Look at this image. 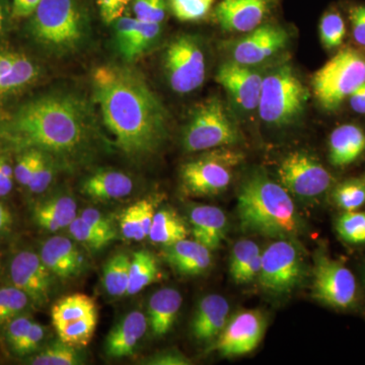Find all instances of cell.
I'll return each mask as SVG.
<instances>
[{"label":"cell","instance_id":"obj_52","mask_svg":"<svg viewBox=\"0 0 365 365\" xmlns=\"http://www.w3.org/2000/svg\"><path fill=\"white\" fill-rule=\"evenodd\" d=\"M41 0H13V13L16 18H26L35 13Z\"/></svg>","mask_w":365,"mask_h":365},{"label":"cell","instance_id":"obj_30","mask_svg":"<svg viewBox=\"0 0 365 365\" xmlns=\"http://www.w3.org/2000/svg\"><path fill=\"white\" fill-rule=\"evenodd\" d=\"M91 317H98V307L95 300L85 294L67 295L59 299L51 309L55 330Z\"/></svg>","mask_w":365,"mask_h":365},{"label":"cell","instance_id":"obj_54","mask_svg":"<svg viewBox=\"0 0 365 365\" xmlns=\"http://www.w3.org/2000/svg\"><path fill=\"white\" fill-rule=\"evenodd\" d=\"M349 100L350 107L352 108L353 111L359 113V114H365V98L359 90L352 93L348 98Z\"/></svg>","mask_w":365,"mask_h":365},{"label":"cell","instance_id":"obj_4","mask_svg":"<svg viewBox=\"0 0 365 365\" xmlns=\"http://www.w3.org/2000/svg\"><path fill=\"white\" fill-rule=\"evenodd\" d=\"M364 83L365 55L344 48L314 74L312 86L319 105L334 111Z\"/></svg>","mask_w":365,"mask_h":365},{"label":"cell","instance_id":"obj_49","mask_svg":"<svg viewBox=\"0 0 365 365\" xmlns=\"http://www.w3.org/2000/svg\"><path fill=\"white\" fill-rule=\"evenodd\" d=\"M130 1L131 0H98L103 21L107 24L116 21L123 16L124 11Z\"/></svg>","mask_w":365,"mask_h":365},{"label":"cell","instance_id":"obj_11","mask_svg":"<svg viewBox=\"0 0 365 365\" xmlns=\"http://www.w3.org/2000/svg\"><path fill=\"white\" fill-rule=\"evenodd\" d=\"M313 295L326 306L349 309L356 300L357 285L351 271L325 254L314 260Z\"/></svg>","mask_w":365,"mask_h":365},{"label":"cell","instance_id":"obj_9","mask_svg":"<svg viewBox=\"0 0 365 365\" xmlns=\"http://www.w3.org/2000/svg\"><path fill=\"white\" fill-rule=\"evenodd\" d=\"M304 274V262L300 250L292 240L280 239L269 245L262 253L259 279L262 287L273 294H285L294 289Z\"/></svg>","mask_w":365,"mask_h":365},{"label":"cell","instance_id":"obj_45","mask_svg":"<svg viewBox=\"0 0 365 365\" xmlns=\"http://www.w3.org/2000/svg\"><path fill=\"white\" fill-rule=\"evenodd\" d=\"M39 153V150H29L19 158L14 172V178L21 186L28 188L35 170Z\"/></svg>","mask_w":365,"mask_h":365},{"label":"cell","instance_id":"obj_42","mask_svg":"<svg viewBox=\"0 0 365 365\" xmlns=\"http://www.w3.org/2000/svg\"><path fill=\"white\" fill-rule=\"evenodd\" d=\"M53 179V165L47 153L40 150L35 170L28 189L31 193L41 194L47 190Z\"/></svg>","mask_w":365,"mask_h":365},{"label":"cell","instance_id":"obj_33","mask_svg":"<svg viewBox=\"0 0 365 365\" xmlns=\"http://www.w3.org/2000/svg\"><path fill=\"white\" fill-rule=\"evenodd\" d=\"M130 263V257L124 253L115 255L106 263L103 271V284L110 297H123L127 295Z\"/></svg>","mask_w":365,"mask_h":365},{"label":"cell","instance_id":"obj_15","mask_svg":"<svg viewBox=\"0 0 365 365\" xmlns=\"http://www.w3.org/2000/svg\"><path fill=\"white\" fill-rule=\"evenodd\" d=\"M215 78L241 109L253 111L258 108L264 78L261 72L230 61L218 68Z\"/></svg>","mask_w":365,"mask_h":365},{"label":"cell","instance_id":"obj_43","mask_svg":"<svg viewBox=\"0 0 365 365\" xmlns=\"http://www.w3.org/2000/svg\"><path fill=\"white\" fill-rule=\"evenodd\" d=\"M137 20L162 24L167 13V0H133Z\"/></svg>","mask_w":365,"mask_h":365},{"label":"cell","instance_id":"obj_24","mask_svg":"<svg viewBox=\"0 0 365 365\" xmlns=\"http://www.w3.org/2000/svg\"><path fill=\"white\" fill-rule=\"evenodd\" d=\"M38 74L37 66L23 53L0 50V95L26 88Z\"/></svg>","mask_w":365,"mask_h":365},{"label":"cell","instance_id":"obj_47","mask_svg":"<svg viewBox=\"0 0 365 365\" xmlns=\"http://www.w3.org/2000/svg\"><path fill=\"white\" fill-rule=\"evenodd\" d=\"M33 323L34 321L30 316L21 314L6 324V339L11 350L24 339Z\"/></svg>","mask_w":365,"mask_h":365},{"label":"cell","instance_id":"obj_3","mask_svg":"<svg viewBox=\"0 0 365 365\" xmlns=\"http://www.w3.org/2000/svg\"><path fill=\"white\" fill-rule=\"evenodd\" d=\"M237 215L242 230L251 234L292 240L302 232V220L287 190L262 175L242 185Z\"/></svg>","mask_w":365,"mask_h":365},{"label":"cell","instance_id":"obj_25","mask_svg":"<svg viewBox=\"0 0 365 365\" xmlns=\"http://www.w3.org/2000/svg\"><path fill=\"white\" fill-rule=\"evenodd\" d=\"M365 151V133L353 124L341 125L333 130L329 140V158L335 167H346Z\"/></svg>","mask_w":365,"mask_h":365},{"label":"cell","instance_id":"obj_48","mask_svg":"<svg viewBox=\"0 0 365 365\" xmlns=\"http://www.w3.org/2000/svg\"><path fill=\"white\" fill-rule=\"evenodd\" d=\"M349 19L351 21L353 38L360 47L365 49V6L356 4L350 7Z\"/></svg>","mask_w":365,"mask_h":365},{"label":"cell","instance_id":"obj_40","mask_svg":"<svg viewBox=\"0 0 365 365\" xmlns=\"http://www.w3.org/2000/svg\"><path fill=\"white\" fill-rule=\"evenodd\" d=\"M215 0H170L173 14L178 20L195 21L203 19Z\"/></svg>","mask_w":365,"mask_h":365},{"label":"cell","instance_id":"obj_18","mask_svg":"<svg viewBox=\"0 0 365 365\" xmlns=\"http://www.w3.org/2000/svg\"><path fill=\"white\" fill-rule=\"evenodd\" d=\"M268 0H222L215 18L223 30L251 32L261 25L268 11Z\"/></svg>","mask_w":365,"mask_h":365},{"label":"cell","instance_id":"obj_23","mask_svg":"<svg viewBox=\"0 0 365 365\" xmlns=\"http://www.w3.org/2000/svg\"><path fill=\"white\" fill-rule=\"evenodd\" d=\"M163 257L177 272L182 275H200L212 264L210 249L199 242L186 239L165 246Z\"/></svg>","mask_w":365,"mask_h":365},{"label":"cell","instance_id":"obj_34","mask_svg":"<svg viewBox=\"0 0 365 365\" xmlns=\"http://www.w3.org/2000/svg\"><path fill=\"white\" fill-rule=\"evenodd\" d=\"M78 348L64 344L61 341L52 343L34 353L26 359V364L32 365H78L83 364V359Z\"/></svg>","mask_w":365,"mask_h":365},{"label":"cell","instance_id":"obj_26","mask_svg":"<svg viewBox=\"0 0 365 365\" xmlns=\"http://www.w3.org/2000/svg\"><path fill=\"white\" fill-rule=\"evenodd\" d=\"M182 302L181 294L174 288H163L151 295L148 321L153 335L162 337L172 330Z\"/></svg>","mask_w":365,"mask_h":365},{"label":"cell","instance_id":"obj_1","mask_svg":"<svg viewBox=\"0 0 365 365\" xmlns=\"http://www.w3.org/2000/svg\"><path fill=\"white\" fill-rule=\"evenodd\" d=\"M93 91L105 126L125 155L148 157L160 148L168 113L143 74L118 64L98 67Z\"/></svg>","mask_w":365,"mask_h":365},{"label":"cell","instance_id":"obj_17","mask_svg":"<svg viewBox=\"0 0 365 365\" xmlns=\"http://www.w3.org/2000/svg\"><path fill=\"white\" fill-rule=\"evenodd\" d=\"M39 256L48 270L62 279L76 277L86 268L85 256L76 242L62 235L43 242Z\"/></svg>","mask_w":365,"mask_h":365},{"label":"cell","instance_id":"obj_41","mask_svg":"<svg viewBox=\"0 0 365 365\" xmlns=\"http://www.w3.org/2000/svg\"><path fill=\"white\" fill-rule=\"evenodd\" d=\"M120 227L125 239L129 241L140 242L145 239L141 227L140 201L132 204L122 212Z\"/></svg>","mask_w":365,"mask_h":365},{"label":"cell","instance_id":"obj_14","mask_svg":"<svg viewBox=\"0 0 365 365\" xmlns=\"http://www.w3.org/2000/svg\"><path fill=\"white\" fill-rule=\"evenodd\" d=\"M52 275L35 252H19L9 263V276L14 287L28 295L33 304L44 306L50 299Z\"/></svg>","mask_w":365,"mask_h":365},{"label":"cell","instance_id":"obj_5","mask_svg":"<svg viewBox=\"0 0 365 365\" xmlns=\"http://www.w3.org/2000/svg\"><path fill=\"white\" fill-rule=\"evenodd\" d=\"M309 91L289 66L264 76L258 109L261 119L274 126L294 122L304 111Z\"/></svg>","mask_w":365,"mask_h":365},{"label":"cell","instance_id":"obj_35","mask_svg":"<svg viewBox=\"0 0 365 365\" xmlns=\"http://www.w3.org/2000/svg\"><path fill=\"white\" fill-rule=\"evenodd\" d=\"M30 302L28 295L14 285L0 287V326L23 314Z\"/></svg>","mask_w":365,"mask_h":365},{"label":"cell","instance_id":"obj_39","mask_svg":"<svg viewBox=\"0 0 365 365\" xmlns=\"http://www.w3.org/2000/svg\"><path fill=\"white\" fill-rule=\"evenodd\" d=\"M68 230L69 234L76 242H81L83 247L91 251H100L111 242L104 235L98 232L95 228L88 225L81 216L76 217L69 225Z\"/></svg>","mask_w":365,"mask_h":365},{"label":"cell","instance_id":"obj_27","mask_svg":"<svg viewBox=\"0 0 365 365\" xmlns=\"http://www.w3.org/2000/svg\"><path fill=\"white\" fill-rule=\"evenodd\" d=\"M81 191L96 201L117 200L130 195L133 191V181L119 170H101L83 182Z\"/></svg>","mask_w":365,"mask_h":365},{"label":"cell","instance_id":"obj_19","mask_svg":"<svg viewBox=\"0 0 365 365\" xmlns=\"http://www.w3.org/2000/svg\"><path fill=\"white\" fill-rule=\"evenodd\" d=\"M160 24L121 16L116 21V44L120 54L128 61L138 58L160 36Z\"/></svg>","mask_w":365,"mask_h":365},{"label":"cell","instance_id":"obj_6","mask_svg":"<svg viewBox=\"0 0 365 365\" xmlns=\"http://www.w3.org/2000/svg\"><path fill=\"white\" fill-rule=\"evenodd\" d=\"M240 130L234 117L218 98H209L196 108L184 134L182 145L198 153L237 143Z\"/></svg>","mask_w":365,"mask_h":365},{"label":"cell","instance_id":"obj_44","mask_svg":"<svg viewBox=\"0 0 365 365\" xmlns=\"http://www.w3.org/2000/svg\"><path fill=\"white\" fill-rule=\"evenodd\" d=\"M45 338V327L34 322L24 339L11 351L16 356H30L34 353L39 351L41 345L44 342Z\"/></svg>","mask_w":365,"mask_h":365},{"label":"cell","instance_id":"obj_57","mask_svg":"<svg viewBox=\"0 0 365 365\" xmlns=\"http://www.w3.org/2000/svg\"><path fill=\"white\" fill-rule=\"evenodd\" d=\"M364 181H365V177L364 178Z\"/></svg>","mask_w":365,"mask_h":365},{"label":"cell","instance_id":"obj_22","mask_svg":"<svg viewBox=\"0 0 365 365\" xmlns=\"http://www.w3.org/2000/svg\"><path fill=\"white\" fill-rule=\"evenodd\" d=\"M189 222L195 241L208 249L220 248L227 234V220L222 209L195 205L189 211Z\"/></svg>","mask_w":365,"mask_h":365},{"label":"cell","instance_id":"obj_7","mask_svg":"<svg viewBox=\"0 0 365 365\" xmlns=\"http://www.w3.org/2000/svg\"><path fill=\"white\" fill-rule=\"evenodd\" d=\"M244 155L223 148L206 150L200 157L185 163L181 170L182 191L189 196H212L222 193L232 181V169Z\"/></svg>","mask_w":365,"mask_h":365},{"label":"cell","instance_id":"obj_50","mask_svg":"<svg viewBox=\"0 0 365 365\" xmlns=\"http://www.w3.org/2000/svg\"><path fill=\"white\" fill-rule=\"evenodd\" d=\"M14 168L6 158L0 157V198L11 193L14 187Z\"/></svg>","mask_w":365,"mask_h":365},{"label":"cell","instance_id":"obj_21","mask_svg":"<svg viewBox=\"0 0 365 365\" xmlns=\"http://www.w3.org/2000/svg\"><path fill=\"white\" fill-rule=\"evenodd\" d=\"M230 304L220 294H209L199 302L191 323L193 337L210 341L220 336L227 325Z\"/></svg>","mask_w":365,"mask_h":365},{"label":"cell","instance_id":"obj_13","mask_svg":"<svg viewBox=\"0 0 365 365\" xmlns=\"http://www.w3.org/2000/svg\"><path fill=\"white\" fill-rule=\"evenodd\" d=\"M265 329L266 319L260 312H239L228 319L215 349L225 357L248 354L260 344Z\"/></svg>","mask_w":365,"mask_h":365},{"label":"cell","instance_id":"obj_8","mask_svg":"<svg viewBox=\"0 0 365 365\" xmlns=\"http://www.w3.org/2000/svg\"><path fill=\"white\" fill-rule=\"evenodd\" d=\"M32 33L48 47L76 44L83 35V25L76 0H41L34 13Z\"/></svg>","mask_w":365,"mask_h":365},{"label":"cell","instance_id":"obj_53","mask_svg":"<svg viewBox=\"0 0 365 365\" xmlns=\"http://www.w3.org/2000/svg\"><path fill=\"white\" fill-rule=\"evenodd\" d=\"M14 220L9 209L0 202V235H6L13 227Z\"/></svg>","mask_w":365,"mask_h":365},{"label":"cell","instance_id":"obj_29","mask_svg":"<svg viewBox=\"0 0 365 365\" xmlns=\"http://www.w3.org/2000/svg\"><path fill=\"white\" fill-rule=\"evenodd\" d=\"M260 247L253 241L242 240L232 247L230 273L237 284H248L259 277L261 270Z\"/></svg>","mask_w":365,"mask_h":365},{"label":"cell","instance_id":"obj_37","mask_svg":"<svg viewBox=\"0 0 365 365\" xmlns=\"http://www.w3.org/2000/svg\"><path fill=\"white\" fill-rule=\"evenodd\" d=\"M336 230L344 241L350 244H364L365 212L346 211L338 218Z\"/></svg>","mask_w":365,"mask_h":365},{"label":"cell","instance_id":"obj_10","mask_svg":"<svg viewBox=\"0 0 365 365\" xmlns=\"http://www.w3.org/2000/svg\"><path fill=\"white\" fill-rule=\"evenodd\" d=\"M165 71L170 88L178 93H189L203 85L205 56L194 38L182 36L168 47Z\"/></svg>","mask_w":365,"mask_h":365},{"label":"cell","instance_id":"obj_36","mask_svg":"<svg viewBox=\"0 0 365 365\" xmlns=\"http://www.w3.org/2000/svg\"><path fill=\"white\" fill-rule=\"evenodd\" d=\"M333 198L343 210H357L365 204L364 180L352 179L341 182L334 190Z\"/></svg>","mask_w":365,"mask_h":365},{"label":"cell","instance_id":"obj_56","mask_svg":"<svg viewBox=\"0 0 365 365\" xmlns=\"http://www.w3.org/2000/svg\"><path fill=\"white\" fill-rule=\"evenodd\" d=\"M357 90H359V93H361V95L365 98V83H362V85L360 86Z\"/></svg>","mask_w":365,"mask_h":365},{"label":"cell","instance_id":"obj_12","mask_svg":"<svg viewBox=\"0 0 365 365\" xmlns=\"http://www.w3.org/2000/svg\"><path fill=\"white\" fill-rule=\"evenodd\" d=\"M281 185L302 199H314L332 186L333 178L318 160L302 151L288 155L278 169Z\"/></svg>","mask_w":365,"mask_h":365},{"label":"cell","instance_id":"obj_16","mask_svg":"<svg viewBox=\"0 0 365 365\" xmlns=\"http://www.w3.org/2000/svg\"><path fill=\"white\" fill-rule=\"evenodd\" d=\"M288 42V34L276 25L257 26L249 35L237 41L232 49V61L252 66L277 54Z\"/></svg>","mask_w":365,"mask_h":365},{"label":"cell","instance_id":"obj_2","mask_svg":"<svg viewBox=\"0 0 365 365\" xmlns=\"http://www.w3.org/2000/svg\"><path fill=\"white\" fill-rule=\"evenodd\" d=\"M7 133L21 148L71 155L88 143L90 113L72 96H45L21 107L7 127Z\"/></svg>","mask_w":365,"mask_h":365},{"label":"cell","instance_id":"obj_51","mask_svg":"<svg viewBox=\"0 0 365 365\" xmlns=\"http://www.w3.org/2000/svg\"><path fill=\"white\" fill-rule=\"evenodd\" d=\"M153 365H186L190 364L189 360L178 351H165L151 357L145 362Z\"/></svg>","mask_w":365,"mask_h":365},{"label":"cell","instance_id":"obj_20","mask_svg":"<svg viewBox=\"0 0 365 365\" xmlns=\"http://www.w3.org/2000/svg\"><path fill=\"white\" fill-rule=\"evenodd\" d=\"M148 321L140 311L127 314L108 334L105 342L106 354L113 359L130 356L139 341L148 330Z\"/></svg>","mask_w":365,"mask_h":365},{"label":"cell","instance_id":"obj_28","mask_svg":"<svg viewBox=\"0 0 365 365\" xmlns=\"http://www.w3.org/2000/svg\"><path fill=\"white\" fill-rule=\"evenodd\" d=\"M78 217V205L71 196H55L34 207L33 218L36 225L47 232H58Z\"/></svg>","mask_w":365,"mask_h":365},{"label":"cell","instance_id":"obj_46","mask_svg":"<svg viewBox=\"0 0 365 365\" xmlns=\"http://www.w3.org/2000/svg\"><path fill=\"white\" fill-rule=\"evenodd\" d=\"M81 217L98 232L107 237L109 241H115L117 232L107 216L93 208H86L81 212Z\"/></svg>","mask_w":365,"mask_h":365},{"label":"cell","instance_id":"obj_55","mask_svg":"<svg viewBox=\"0 0 365 365\" xmlns=\"http://www.w3.org/2000/svg\"><path fill=\"white\" fill-rule=\"evenodd\" d=\"M4 11H2L1 4H0V33H1L2 28H4Z\"/></svg>","mask_w":365,"mask_h":365},{"label":"cell","instance_id":"obj_31","mask_svg":"<svg viewBox=\"0 0 365 365\" xmlns=\"http://www.w3.org/2000/svg\"><path fill=\"white\" fill-rule=\"evenodd\" d=\"M188 234L181 216L173 209L165 208L155 212L148 237L153 244L165 247L186 239Z\"/></svg>","mask_w":365,"mask_h":365},{"label":"cell","instance_id":"obj_32","mask_svg":"<svg viewBox=\"0 0 365 365\" xmlns=\"http://www.w3.org/2000/svg\"><path fill=\"white\" fill-rule=\"evenodd\" d=\"M160 273L155 255L148 250L135 252L131 258L127 295L138 294L143 288L155 282L160 277Z\"/></svg>","mask_w":365,"mask_h":365},{"label":"cell","instance_id":"obj_38","mask_svg":"<svg viewBox=\"0 0 365 365\" xmlns=\"http://www.w3.org/2000/svg\"><path fill=\"white\" fill-rule=\"evenodd\" d=\"M319 33L324 46L328 49L339 47L346 35L345 21L338 11L324 14L319 25Z\"/></svg>","mask_w":365,"mask_h":365}]
</instances>
